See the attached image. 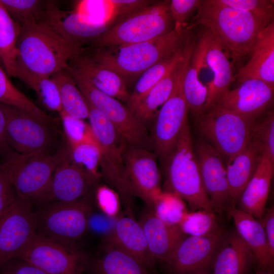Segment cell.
Listing matches in <instances>:
<instances>
[{"label":"cell","instance_id":"obj_1","mask_svg":"<svg viewBox=\"0 0 274 274\" xmlns=\"http://www.w3.org/2000/svg\"><path fill=\"white\" fill-rule=\"evenodd\" d=\"M82 52L81 45L66 40L44 23L24 25L17 43L16 74L50 77L66 69Z\"/></svg>","mask_w":274,"mask_h":274},{"label":"cell","instance_id":"obj_2","mask_svg":"<svg viewBox=\"0 0 274 274\" xmlns=\"http://www.w3.org/2000/svg\"><path fill=\"white\" fill-rule=\"evenodd\" d=\"M192 24L208 29L234 61L250 55L259 32L269 23L249 13L204 0ZM271 23V22H270Z\"/></svg>","mask_w":274,"mask_h":274},{"label":"cell","instance_id":"obj_3","mask_svg":"<svg viewBox=\"0 0 274 274\" xmlns=\"http://www.w3.org/2000/svg\"><path fill=\"white\" fill-rule=\"evenodd\" d=\"M187 30L174 29L154 39L138 43L96 48L88 56L114 71L125 81L139 77L147 69L174 54L185 44Z\"/></svg>","mask_w":274,"mask_h":274},{"label":"cell","instance_id":"obj_4","mask_svg":"<svg viewBox=\"0 0 274 274\" xmlns=\"http://www.w3.org/2000/svg\"><path fill=\"white\" fill-rule=\"evenodd\" d=\"M165 167L164 191L180 197L191 211L203 210L214 213L202 183L188 120Z\"/></svg>","mask_w":274,"mask_h":274},{"label":"cell","instance_id":"obj_5","mask_svg":"<svg viewBox=\"0 0 274 274\" xmlns=\"http://www.w3.org/2000/svg\"><path fill=\"white\" fill-rule=\"evenodd\" d=\"M86 101L89 124L100 151L99 168L101 177L119 195L126 216L134 218L133 196L127 182L124 158L128 144L113 123Z\"/></svg>","mask_w":274,"mask_h":274},{"label":"cell","instance_id":"obj_6","mask_svg":"<svg viewBox=\"0 0 274 274\" xmlns=\"http://www.w3.org/2000/svg\"><path fill=\"white\" fill-rule=\"evenodd\" d=\"M68 155L67 147L49 152L21 154L15 152L5 158L17 195L32 206L46 203L53 173Z\"/></svg>","mask_w":274,"mask_h":274},{"label":"cell","instance_id":"obj_7","mask_svg":"<svg viewBox=\"0 0 274 274\" xmlns=\"http://www.w3.org/2000/svg\"><path fill=\"white\" fill-rule=\"evenodd\" d=\"M92 208L86 198L73 202L53 201L33 210L36 234L76 246L88 229Z\"/></svg>","mask_w":274,"mask_h":274},{"label":"cell","instance_id":"obj_8","mask_svg":"<svg viewBox=\"0 0 274 274\" xmlns=\"http://www.w3.org/2000/svg\"><path fill=\"white\" fill-rule=\"evenodd\" d=\"M173 20L169 1L150 4L129 15L92 41L96 48H107L147 41L163 36Z\"/></svg>","mask_w":274,"mask_h":274},{"label":"cell","instance_id":"obj_9","mask_svg":"<svg viewBox=\"0 0 274 274\" xmlns=\"http://www.w3.org/2000/svg\"><path fill=\"white\" fill-rule=\"evenodd\" d=\"M187 43L177 80L172 94L157 113L150 137L152 148L157 157L165 166L176 146L178 138L188 120V109L183 93V80L193 50Z\"/></svg>","mask_w":274,"mask_h":274},{"label":"cell","instance_id":"obj_10","mask_svg":"<svg viewBox=\"0 0 274 274\" xmlns=\"http://www.w3.org/2000/svg\"><path fill=\"white\" fill-rule=\"evenodd\" d=\"M206 142L227 160L250 141L256 120L216 106L195 119Z\"/></svg>","mask_w":274,"mask_h":274},{"label":"cell","instance_id":"obj_11","mask_svg":"<svg viewBox=\"0 0 274 274\" xmlns=\"http://www.w3.org/2000/svg\"><path fill=\"white\" fill-rule=\"evenodd\" d=\"M86 99L115 126L129 146L151 150L146 126L118 99L97 89L85 77L68 66L66 68Z\"/></svg>","mask_w":274,"mask_h":274},{"label":"cell","instance_id":"obj_12","mask_svg":"<svg viewBox=\"0 0 274 274\" xmlns=\"http://www.w3.org/2000/svg\"><path fill=\"white\" fill-rule=\"evenodd\" d=\"M19 258L48 274H83L88 258L77 246L36 234L17 254Z\"/></svg>","mask_w":274,"mask_h":274},{"label":"cell","instance_id":"obj_13","mask_svg":"<svg viewBox=\"0 0 274 274\" xmlns=\"http://www.w3.org/2000/svg\"><path fill=\"white\" fill-rule=\"evenodd\" d=\"M0 106L6 117L7 140L14 152H49L55 141L51 125L19 108L2 103Z\"/></svg>","mask_w":274,"mask_h":274},{"label":"cell","instance_id":"obj_14","mask_svg":"<svg viewBox=\"0 0 274 274\" xmlns=\"http://www.w3.org/2000/svg\"><path fill=\"white\" fill-rule=\"evenodd\" d=\"M195 50L212 75V81L207 86L208 95L203 113L217 106L230 89L233 80L232 58L212 33L204 27L195 41Z\"/></svg>","mask_w":274,"mask_h":274},{"label":"cell","instance_id":"obj_15","mask_svg":"<svg viewBox=\"0 0 274 274\" xmlns=\"http://www.w3.org/2000/svg\"><path fill=\"white\" fill-rule=\"evenodd\" d=\"M32 206L17 196L0 215V269L36 235Z\"/></svg>","mask_w":274,"mask_h":274},{"label":"cell","instance_id":"obj_16","mask_svg":"<svg viewBox=\"0 0 274 274\" xmlns=\"http://www.w3.org/2000/svg\"><path fill=\"white\" fill-rule=\"evenodd\" d=\"M157 158L151 150L128 145L124 156L127 182L132 196L140 197L152 210L162 191Z\"/></svg>","mask_w":274,"mask_h":274},{"label":"cell","instance_id":"obj_17","mask_svg":"<svg viewBox=\"0 0 274 274\" xmlns=\"http://www.w3.org/2000/svg\"><path fill=\"white\" fill-rule=\"evenodd\" d=\"M194 150L203 186L213 210L222 215L232 207L224 158L204 141H198Z\"/></svg>","mask_w":274,"mask_h":274},{"label":"cell","instance_id":"obj_18","mask_svg":"<svg viewBox=\"0 0 274 274\" xmlns=\"http://www.w3.org/2000/svg\"><path fill=\"white\" fill-rule=\"evenodd\" d=\"M225 233L221 226L211 236H186L166 262L168 266L177 274L203 271L213 261Z\"/></svg>","mask_w":274,"mask_h":274},{"label":"cell","instance_id":"obj_19","mask_svg":"<svg viewBox=\"0 0 274 274\" xmlns=\"http://www.w3.org/2000/svg\"><path fill=\"white\" fill-rule=\"evenodd\" d=\"M229 89L217 106L244 117L256 120L265 112L273 98L274 86L256 79H249Z\"/></svg>","mask_w":274,"mask_h":274},{"label":"cell","instance_id":"obj_20","mask_svg":"<svg viewBox=\"0 0 274 274\" xmlns=\"http://www.w3.org/2000/svg\"><path fill=\"white\" fill-rule=\"evenodd\" d=\"M66 40L81 45L93 41L112 26L91 21L74 10H60L55 3L49 1L44 22Z\"/></svg>","mask_w":274,"mask_h":274},{"label":"cell","instance_id":"obj_21","mask_svg":"<svg viewBox=\"0 0 274 274\" xmlns=\"http://www.w3.org/2000/svg\"><path fill=\"white\" fill-rule=\"evenodd\" d=\"M98 182L73 163L68 155L55 169L46 203L85 198Z\"/></svg>","mask_w":274,"mask_h":274},{"label":"cell","instance_id":"obj_22","mask_svg":"<svg viewBox=\"0 0 274 274\" xmlns=\"http://www.w3.org/2000/svg\"><path fill=\"white\" fill-rule=\"evenodd\" d=\"M139 222L144 230L153 263L166 262L179 243L187 236L178 226L164 222L152 210L143 215Z\"/></svg>","mask_w":274,"mask_h":274},{"label":"cell","instance_id":"obj_23","mask_svg":"<svg viewBox=\"0 0 274 274\" xmlns=\"http://www.w3.org/2000/svg\"><path fill=\"white\" fill-rule=\"evenodd\" d=\"M248 62L241 67L235 77L239 83L256 79L274 86V22L258 34Z\"/></svg>","mask_w":274,"mask_h":274},{"label":"cell","instance_id":"obj_24","mask_svg":"<svg viewBox=\"0 0 274 274\" xmlns=\"http://www.w3.org/2000/svg\"><path fill=\"white\" fill-rule=\"evenodd\" d=\"M263 156L261 147L251 139L244 149L227 160L226 168L232 207H236Z\"/></svg>","mask_w":274,"mask_h":274},{"label":"cell","instance_id":"obj_25","mask_svg":"<svg viewBox=\"0 0 274 274\" xmlns=\"http://www.w3.org/2000/svg\"><path fill=\"white\" fill-rule=\"evenodd\" d=\"M106 243L131 255L147 268L154 263L144 230L134 218L128 216L118 218Z\"/></svg>","mask_w":274,"mask_h":274},{"label":"cell","instance_id":"obj_26","mask_svg":"<svg viewBox=\"0 0 274 274\" xmlns=\"http://www.w3.org/2000/svg\"><path fill=\"white\" fill-rule=\"evenodd\" d=\"M68 66L85 77L97 89L122 101H128L130 93L124 79L114 71L81 53Z\"/></svg>","mask_w":274,"mask_h":274},{"label":"cell","instance_id":"obj_27","mask_svg":"<svg viewBox=\"0 0 274 274\" xmlns=\"http://www.w3.org/2000/svg\"><path fill=\"white\" fill-rule=\"evenodd\" d=\"M273 167L274 165L264 155L237 203L238 209L250 214L260 222L266 209L265 206Z\"/></svg>","mask_w":274,"mask_h":274},{"label":"cell","instance_id":"obj_28","mask_svg":"<svg viewBox=\"0 0 274 274\" xmlns=\"http://www.w3.org/2000/svg\"><path fill=\"white\" fill-rule=\"evenodd\" d=\"M253 254L235 231L225 233L213 261V274H245Z\"/></svg>","mask_w":274,"mask_h":274},{"label":"cell","instance_id":"obj_29","mask_svg":"<svg viewBox=\"0 0 274 274\" xmlns=\"http://www.w3.org/2000/svg\"><path fill=\"white\" fill-rule=\"evenodd\" d=\"M226 213L234 222L236 231L251 250L254 259L263 269L271 268V259L264 228L261 223L236 207L228 208Z\"/></svg>","mask_w":274,"mask_h":274},{"label":"cell","instance_id":"obj_30","mask_svg":"<svg viewBox=\"0 0 274 274\" xmlns=\"http://www.w3.org/2000/svg\"><path fill=\"white\" fill-rule=\"evenodd\" d=\"M145 0L81 1L74 11L88 20L112 27L129 15L150 5Z\"/></svg>","mask_w":274,"mask_h":274},{"label":"cell","instance_id":"obj_31","mask_svg":"<svg viewBox=\"0 0 274 274\" xmlns=\"http://www.w3.org/2000/svg\"><path fill=\"white\" fill-rule=\"evenodd\" d=\"M184 50V47L166 75L147 94L133 113L146 126L154 120L160 109L172 94L181 68Z\"/></svg>","mask_w":274,"mask_h":274},{"label":"cell","instance_id":"obj_32","mask_svg":"<svg viewBox=\"0 0 274 274\" xmlns=\"http://www.w3.org/2000/svg\"><path fill=\"white\" fill-rule=\"evenodd\" d=\"M100 252L96 264L98 274H151L136 258L107 243Z\"/></svg>","mask_w":274,"mask_h":274},{"label":"cell","instance_id":"obj_33","mask_svg":"<svg viewBox=\"0 0 274 274\" xmlns=\"http://www.w3.org/2000/svg\"><path fill=\"white\" fill-rule=\"evenodd\" d=\"M50 77L58 87L62 110L76 118L83 120L88 118L86 100L67 71L61 70Z\"/></svg>","mask_w":274,"mask_h":274},{"label":"cell","instance_id":"obj_34","mask_svg":"<svg viewBox=\"0 0 274 274\" xmlns=\"http://www.w3.org/2000/svg\"><path fill=\"white\" fill-rule=\"evenodd\" d=\"M21 29L0 1V59L8 77H16L17 43Z\"/></svg>","mask_w":274,"mask_h":274},{"label":"cell","instance_id":"obj_35","mask_svg":"<svg viewBox=\"0 0 274 274\" xmlns=\"http://www.w3.org/2000/svg\"><path fill=\"white\" fill-rule=\"evenodd\" d=\"M184 45L174 54L153 65L139 76L133 92L130 94L127 101L126 108L132 114L147 94L166 75L183 52Z\"/></svg>","mask_w":274,"mask_h":274},{"label":"cell","instance_id":"obj_36","mask_svg":"<svg viewBox=\"0 0 274 274\" xmlns=\"http://www.w3.org/2000/svg\"><path fill=\"white\" fill-rule=\"evenodd\" d=\"M183 93L188 112L197 118L203 113L207 98L208 88L199 79L193 50L184 78Z\"/></svg>","mask_w":274,"mask_h":274},{"label":"cell","instance_id":"obj_37","mask_svg":"<svg viewBox=\"0 0 274 274\" xmlns=\"http://www.w3.org/2000/svg\"><path fill=\"white\" fill-rule=\"evenodd\" d=\"M14 21L21 27L44 22L49 1L0 0Z\"/></svg>","mask_w":274,"mask_h":274},{"label":"cell","instance_id":"obj_38","mask_svg":"<svg viewBox=\"0 0 274 274\" xmlns=\"http://www.w3.org/2000/svg\"><path fill=\"white\" fill-rule=\"evenodd\" d=\"M0 103L19 108L52 125L55 120L42 111L11 82L0 66Z\"/></svg>","mask_w":274,"mask_h":274},{"label":"cell","instance_id":"obj_39","mask_svg":"<svg viewBox=\"0 0 274 274\" xmlns=\"http://www.w3.org/2000/svg\"><path fill=\"white\" fill-rule=\"evenodd\" d=\"M16 77L34 91L39 100L48 110L58 112L62 108L58 87L51 77H41L17 72Z\"/></svg>","mask_w":274,"mask_h":274},{"label":"cell","instance_id":"obj_40","mask_svg":"<svg viewBox=\"0 0 274 274\" xmlns=\"http://www.w3.org/2000/svg\"><path fill=\"white\" fill-rule=\"evenodd\" d=\"M66 147L72 162L99 181L100 151L95 139Z\"/></svg>","mask_w":274,"mask_h":274},{"label":"cell","instance_id":"obj_41","mask_svg":"<svg viewBox=\"0 0 274 274\" xmlns=\"http://www.w3.org/2000/svg\"><path fill=\"white\" fill-rule=\"evenodd\" d=\"M178 226L187 236L199 237L213 235L221 227L215 213L203 210L188 212Z\"/></svg>","mask_w":274,"mask_h":274},{"label":"cell","instance_id":"obj_42","mask_svg":"<svg viewBox=\"0 0 274 274\" xmlns=\"http://www.w3.org/2000/svg\"><path fill=\"white\" fill-rule=\"evenodd\" d=\"M152 210L164 222L177 226L188 212L185 202L182 198L166 191H162L157 196Z\"/></svg>","mask_w":274,"mask_h":274},{"label":"cell","instance_id":"obj_43","mask_svg":"<svg viewBox=\"0 0 274 274\" xmlns=\"http://www.w3.org/2000/svg\"><path fill=\"white\" fill-rule=\"evenodd\" d=\"M257 142L265 155L274 165V113L268 111L261 120H256L251 138Z\"/></svg>","mask_w":274,"mask_h":274},{"label":"cell","instance_id":"obj_44","mask_svg":"<svg viewBox=\"0 0 274 274\" xmlns=\"http://www.w3.org/2000/svg\"><path fill=\"white\" fill-rule=\"evenodd\" d=\"M219 4L249 13L268 22L273 21L274 1L271 0H216Z\"/></svg>","mask_w":274,"mask_h":274},{"label":"cell","instance_id":"obj_45","mask_svg":"<svg viewBox=\"0 0 274 274\" xmlns=\"http://www.w3.org/2000/svg\"><path fill=\"white\" fill-rule=\"evenodd\" d=\"M59 114L62 122L67 146L95 139L90 124L83 119L70 116L63 110Z\"/></svg>","mask_w":274,"mask_h":274},{"label":"cell","instance_id":"obj_46","mask_svg":"<svg viewBox=\"0 0 274 274\" xmlns=\"http://www.w3.org/2000/svg\"><path fill=\"white\" fill-rule=\"evenodd\" d=\"M201 2V0L169 1V10L175 31L182 32L187 30V20L197 10Z\"/></svg>","mask_w":274,"mask_h":274},{"label":"cell","instance_id":"obj_47","mask_svg":"<svg viewBox=\"0 0 274 274\" xmlns=\"http://www.w3.org/2000/svg\"><path fill=\"white\" fill-rule=\"evenodd\" d=\"M96 200L100 210L107 216H116L120 209V198L117 192L107 185L98 186L96 191Z\"/></svg>","mask_w":274,"mask_h":274},{"label":"cell","instance_id":"obj_48","mask_svg":"<svg viewBox=\"0 0 274 274\" xmlns=\"http://www.w3.org/2000/svg\"><path fill=\"white\" fill-rule=\"evenodd\" d=\"M17 197L8 166L3 161L0 163V215L15 201Z\"/></svg>","mask_w":274,"mask_h":274},{"label":"cell","instance_id":"obj_49","mask_svg":"<svg viewBox=\"0 0 274 274\" xmlns=\"http://www.w3.org/2000/svg\"><path fill=\"white\" fill-rule=\"evenodd\" d=\"M0 274H48L41 269L19 258H13L1 269Z\"/></svg>","mask_w":274,"mask_h":274},{"label":"cell","instance_id":"obj_50","mask_svg":"<svg viewBox=\"0 0 274 274\" xmlns=\"http://www.w3.org/2000/svg\"><path fill=\"white\" fill-rule=\"evenodd\" d=\"M265 233L269 254L274 261V208L266 209L263 217L260 222Z\"/></svg>","mask_w":274,"mask_h":274},{"label":"cell","instance_id":"obj_51","mask_svg":"<svg viewBox=\"0 0 274 274\" xmlns=\"http://www.w3.org/2000/svg\"><path fill=\"white\" fill-rule=\"evenodd\" d=\"M6 125V117L0 106V154L4 158L14 152L7 140Z\"/></svg>","mask_w":274,"mask_h":274},{"label":"cell","instance_id":"obj_52","mask_svg":"<svg viewBox=\"0 0 274 274\" xmlns=\"http://www.w3.org/2000/svg\"><path fill=\"white\" fill-rule=\"evenodd\" d=\"M190 274H207V273L205 272H203V271H199L194 272Z\"/></svg>","mask_w":274,"mask_h":274},{"label":"cell","instance_id":"obj_53","mask_svg":"<svg viewBox=\"0 0 274 274\" xmlns=\"http://www.w3.org/2000/svg\"><path fill=\"white\" fill-rule=\"evenodd\" d=\"M260 274H272V273L267 272H263Z\"/></svg>","mask_w":274,"mask_h":274},{"label":"cell","instance_id":"obj_54","mask_svg":"<svg viewBox=\"0 0 274 274\" xmlns=\"http://www.w3.org/2000/svg\"><path fill=\"white\" fill-rule=\"evenodd\" d=\"M0 60H1V59H0Z\"/></svg>","mask_w":274,"mask_h":274}]
</instances>
